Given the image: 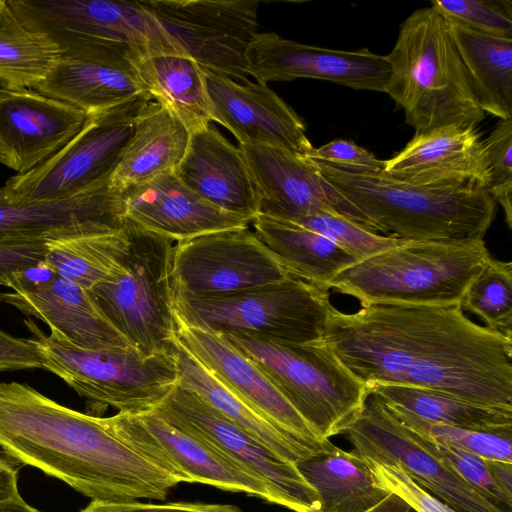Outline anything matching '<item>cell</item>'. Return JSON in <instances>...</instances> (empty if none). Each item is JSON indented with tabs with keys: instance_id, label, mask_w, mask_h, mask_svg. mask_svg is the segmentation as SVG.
<instances>
[{
	"instance_id": "obj_2",
	"label": "cell",
	"mask_w": 512,
	"mask_h": 512,
	"mask_svg": "<svg viewBox=\"0 0 512 512\" xmlns=\"http://www.w3.org/2000/svg\"><path fill=\"white\" fill-rule=\"evenodd\" d=\"M0 448L92 501L164 500L183 482L109 431L102 417L70 409L24 383L0 382Z\"/></svg>"
},
{
	"instance_id": "obj_46",
	"label": "cell",
	"mask_w": 512,
	"mask_h": 512,
	"mask_svg": "<svg viewBox=\"0 0 512 512\" xmlns=\"http://www.w3.org/2000/svg\"><path fill=\"white\" fill-rule=\"evenodd\" d=\"M80 512H243L239 507L230 504H208L191 502H170L164 504L129 502L91 503Z\"/></svg>"
},
{
	"instance_id": "obj_18",
	"label": "cell",
	"mask_w": 512,
	"mask_h": 512,
	"mask_svg": "<svg viewBox=\"0 0 512 512\" xmlns=\"http://www.w3.org/2000/svg\"><path fill=\"white\" fill-rule=\"evenodd\" d=\"M257 83L312 78L356 90L383 92L390 68L384 56L363 48L343 51L301 44L274 32L257 33L246 53Z\"/></svg>"
},
{
	"instance_id": "obj_27",
	"label": "cell",
	"mask_w": 512,
	"mask_h": 512,
	"mask_svg": "<svg viewBox=\"0 0 512 512\" xmlns=\"http://www.w3.org/2000/svg\"><path fill=\"white\" fill-rule=\"evenodd\" d=\"M2 301L45 322L50 332L83 349L131 346L104 317L87 289L56 275L26 292L3 293Z\"/></svg>"
},
{
	"instance_id": "obj_5",
	"label": "cell",
	"mask_w": 512,
	"mask_h": 512,
	"mask_svg": "<svg viewBox=\"0 0 512 512\" xmlns=\"http://www.w3.org/2000/svg\"><path fill=\"white\" fill-rule=\"evenodd\" d=\"M491 257L484 239L405 241L357 261L327 284L361 305L460 303Z\"/></svg>"
},
{
	"instance_id": "obj_8",
	"label": "cell",
	"mask_w": 512,
	"mask_h": 512,
	"mask_svg": "<svg viewBox=\"0 0 512 512\" xmlns=\"http://www.w3.org/2000/svg\"><path fill=\"white\" fill-rule=\"evenodd\" d=\"M24 324L40 349L43 369L86 400L87 414L100 417L109 407L118 413L149 412L178 384L170 352L145 355L133 346L83 349L44 333L31 318Z\"/></svg>"
},
{
	"instance_id": "obj_38",
	"label": "cell",
	"mask_w": 512,
	"mask_h": 512,
	"mask_svg": "<svg viewBox=\"0 0 512 512\" xmlns=\"http://www.w3.org/2000/svg\"><path fill=\"white\" fill-rule=\"evenodd\" d=\"M387 406L403 424L423 436L483 459L512 463V428L467 429L428 421L402 408Z\"/></svg>"
},
{
	"instance_id": "obj_17",
	"label": "cell",
	"mask_w": 512,
	"mask_h": 512,
	"mask_svg": "<svg viewBox=\"0 0 512 512\" xmlns=\"http://www.w3.org/2000/svg\"><path fill=\"white\" fill-rule=\"evenodd\" d=\"M238 147L253 182L257 215L296 222L316 214H339L368 229L363 214L308 155L266 145Z\"/></svg>"
},
{
	"instance_id": "obj_42",
	"label": "cell",
	"mask_w": 512,
	"mask_h": 512,
	"mask_svg": "<svg viewBox=\"0 0 512 512\" xmlns=\"http://www.w3.org/2000/svg\"><path fill=\"white\" fill-rule=\"evenodd\" d=\"M489 184L488 192L504 210L505 221L512 228V119L499 120L484 140Z\"/></svg>"
},
{
	"instance_id": "obj_43",
	"label": "cell",
	"mask_w": 512,
	"mask_h": 512,
	"mask_svg": "<svg viewBox=\"0 0 512 512\" xmlns=\"http://www.w3.org/2000/svg\"><path fill=\"white\" fill-rule=\"evenodd\" d=\"M417 434L423 445L438 456L462 479L495 504L512 511V499H509L494 483L483 458L451 445L437 442L419 433Z\"/></svg>"
},
{
	"instance_id": "obj_12",
	"label": "cell",
	"mask_w": 512,
	"mask_h": 512,
	"mask_svg": "<svg viewBox=\"0 0 512 512\" xmlns=\"http://www.w3.org/2000/svg\"><path fill=\"white\" fill-rule=\"evenodd\" d=\"M102 418L114 435L183 482L244 492L293 511L292 503L275 486L178 429L155 410Z\"/></svg>"
},
{
	"instance_id": "obj_24",
	"label": "cell",
	"mask_w": 512,
	"mask_h": 512,
	"mask_svg": "<svg viewBox=\"0 0 512 512\" xmlns=\"http://www.w3.org/2000/svg\"><path fill=\"white\" fill-rule=\"evenodd\" d=\"M33 89L70 104L87 116L148 93L132 55L122 50L60 57Z\"/></svg>"
},
{
	"instance_id": "obj_45",
	"label": "cell",
	"mask_w": 512,
	"mask_h": 512,
	"mask_svg": "<svg viewBox=\"0 0 512 512\" xmlns=\"http://www.w3.org/2000/svg\"><path fill=\"white\" fill-rule=\"evenodd\" d=\"M310 158L336 168L357 172H381L384 160L378 159L367 149L344 139H335L314 148Z\"/></svg>"
},
{
	"instance_id": "obj_50",
	"label": "cell",
	"mask_w": 512,
	"mask_h": 512,
	"mask_svg": "<svg viewBox=\"0 0 512 512\" xmlns=\"http://www.w3.org/2000/svg\"><path fill=\"white\" fill-rule=\"evenodd\" d=\"M368 512H418L401 497L390 493L380 504Z\"/></svg>"
},
{
	"instance_id": "obj_33",
	"label": "cell",
	"mask_w": 512,
	"mask_h": 512,
	"mask_svg": "<svg viewBox=\"0 0 512 512\" xmlns=\"http://www.w3.org/2000/svg\"><path fill=\"white\" fill-rule=\"evenodd\" d=\"M251 223L260 240L295 276L313 284L326 288L334 276L356 262L327 237L297 223L263 215Z\"/></svg>"
},
{
	"instance_id": "obj_11",
	"label": "cell",
	"mask_w": 512,
	"mask_h": 512,
	"mask_svg": "<svg viewBox=\"0 0 512 512\" xmlns=\"http://www.w3.org/2000/svg\"><path fill=\"white\" fill-rule=\"evenodd\" d=\"M151 101L145 93L87 116L82 129L51 158L9 178L4 185L7 193L18 200L54 201L108 184L133 136L137 117Z\"/></svg>"
},
{
	"instance_id": "obj_35",
	"label": "cell",
	"mask_w": 512,
	"mask_h": 512,
	"mask_svg": "<svg viewBox=\"0 0 512 512\" xmlns=\"http://www.w3.org/2000/svg\"><path fill=\"white\" fill-rule=\"evenodd\" d=\"M60 58L45 35L27 28L8 0H0V87L33 89Z\"/></svg>"
},
{
	"instance_id": "obj_44",
	"label": "cell",
	"mask_w": 512,
	"mask_h": 512,
	"mask_svg": "<svg viewBox=\"0 0 512 512\" xmlns=\"http://www.w3.org/2000/svg\"><path fill=\"white\" fill-rule=\"evenodd\" d=\"M364 459L380 486L401 497L418 512H457L415 483L398 464H380Z\"/></svg>"
},
{
	"instance_id": "obj_32",
	"label": "cell",
	"mask_w": 512,
	"mask_h": 512,
	"mask_svg": "<svg viewBox=\"0 0 512 512\" xmlns=\"http://www.w3.org/2000/svg\"><path fill=\"white\" fill-rule=\"evenodd\" d=\"M153 101L193 132L212 121L203 68L186 54H155L132 60Z\"/></svg>"
},
{
	"instance_id": "obj_10",
	"label": "cell",
	"mask_w": 512,
	"mask_h": 512,
	"mask_svg": "<svg viewBox=\"0 0 512 512\" xmlns=\"http://www.w3.org/2000/svg\"><path fill=\"white\" fill-rule=\"evenodd\" d=\"M30 30L49 38L60 57L123 50L132 60L185 54L137 1L8 0Z\"/></svg>"
},
{
	"instance_id": "obj_30",
	"label": "cell",
	"mask_w": 512,
	"mask_h": 512,
	"mask_svg": "<svg viewBox=\"0 0 512 512\" xmlns=\"http://www.w3.org/2000/svg\"><path fill=\"white\" fill-rule=\"evenodd\" d=\"M170 354L178 384L196 393L228 420L251 434L285 460L296 463L323 448L273 425L217 380L174 338Z\"/></svg>"
},
{
	"instance_id": "obj_26",
	"label": "cell",
	"mask_w": 512,
	"mask_h": 512,
	"mask_svg": "<svg viewBox=\"0 0 512 512\" xmlns=\"http://www.w3.org/2000/svg\"><path fill=\"white\" fill-rule=\"evenodd\" d=\"M174 173L213 206L251 222L257 216L255 190L243 155L214 127L190 132L185 155Z\"/></svg>"
},
{
	"instance_id": "obj_25",
	"label": "cell",
	"mask_w": 512,
	"mask_h": 512,
	"mask_svg": "<svg viewBox=\"0 0 512 512\" xmlns=\"http://www.w3.org/2000/svg\"><path fill=\"white\" fill-rule=\"evenodd\" d=\"M123 196L126 218L175 241L251 223L208 203L186 187L174 172L128 189Z\"/></svg>"
},
{
	"instance_id": "obj_19",
	"label": "cell",
	"mask_w": 512,
	"mask_h": 512,
	"mask_svg": "<svg viewBox=\"0 0 512 512\" xmlns=\"http://www.w3.org/2000/svg\"><path fill=\"white\" fill-rule=\"evenodd\" d=\"M212 121L239 144L266 145L309 155L314 147L296 112L267 85L236 82L203 68Z\"/></svg>"
},
{
	"instance_id": "obj_36",
	"label": "cell",
	"mask_w": 512,
	"mask_h": 512,
	"mask_svg": "<svg viewBox=\"0 0 512 512\" xmlns=\"http://www.w3.org/2000/svg\"><path fill=\"white\" fill-rule=\"evenodd\" d=\"M127 247L124 227L113 233L65 237L50 241L45 262L55 275L88 290L119 269Z\"/></svg>"
},
{
	"instance_id": "obj_31",
	"label": "cell",
	"mask_w": 512,
	"mask_h": 512,
	"mask_svg": "<svg viewBox=\"0 0 512 512\" xmlns=\"http://www.w3.org/2000/svg\"><path fill=\"white\" fill-rule=\"evenodd\" d=\"M446 22L482 111L512 119V39Z\"/></svg>"
},
{
	"instance_id": "obj_41",
	"label": "cell",
	"mask_w": 512,
	"mask_h": 512,
	"mask_svg": "<svg viewBox=\"0 0 512 512\" xmlns=\"http://www.w3.org/2000/svg\"><path fill=\"white\" fill-rule=\"evenodd\" d=\"M446 20L488 35L512 39L511 0H433Z\"/></svg>"
},
{
	"instance_id": "obj_1",
	"label": "cell",
	"mask_w": 512,
	"mask_h": 512,
	"mask_svg": "<svg viewBox=\"0 0 512 512\" xmlns=\"http://www.w3.org/2000/svg\"><path fill=\"white\" fill-rule=\"evenodd\" d=\"M322 341L369 387L402 385L512 409V338L465 316L461 304L329 307Z\"/></svg>"
},
{
	"instance_id": "obj_37",
	"label": "cell",
	"mask_w": 512,
	"mask_h": 512,
	"mask_svg": "<svg viewBox=\"0 0 512 512\" xmlns=\"http://www.w3.org/2000/svg\"><path fill=\"white\" fill-rule=\"evenodd\" d=\"M461 307L487 328L512 338V263L490 257L470 283Z\"/></svg>"
},
{
	"instance_id": "obj_39",
	"label": "cell",
	"mask_w": 512,
	"mask_h": 512,
	"mask_svg": "<svg viewBox=\"0 0 512 512\" xmlns=\"http://www.w3.org/2000/svg\"><path fill=\"white\" fill-rule=\"evenodd\" d=\"M50 239L0 240V285L26 292L51 281L56 275L45 262Z\"/></svg>"
},
{
	"instance_id": "obj_9",
	"label": "cell",
	"mask_w": 512,
	"mask_h": 512,
	"mask_svg": "<svg viewBox=\"0 0 512 512\" xmlns=\"http://www.w3.org/2000/svg\"><path fill=\"white\" fill-rule=\"evenodd\" d=\"M331 305L329 290L291 276L228 294L176 293L174 309L176 321L208 332L305 344L322 339Z\"/></svg>"
},
{
	"instance_id": "obj_40",
	"label": "cell",
	"mask_w": 512,
	"mask_h": 512,
	"mask_svg": "<svg viewBox=\"0 0 512 512\" xmlns=\"http://www.w3.org/2000/svg\"><path fill=\"white\" fill-rule=\"evenodd\" d=\"M294 223L327 237L356 262L405 242L396 237L380 235L339 214H316Z\"/></svg>"
},
{
	"instance_id": "obj_7",
	"label": "cell",
	"mask_w": 512,
	"mask_h": 512,
	"mask_svg": "<svg viewBox=\"0 0 512 512\" xmlns=\"http://www.w3.org/2000/svg\"><path fill=\"white\" fill-rule=\"evenodd\" d=\"M120 267L88 292L104 317L145 355L169 353L176 331L175 240L126 218Z\"/></svg>"
},
{
	"instance_id": "obj_14",
	"label": "cell",
	"mask_w": 512,
	"mask_h": 512,
	"mask_svg": "<svg viewBox=\"0 0 512 512\" xmlns=\"http://www.w3.org/2000/svg\"><path fill=\"white\" fill-rule=\"evenodd\" d=\"M343 434L359 456L398 464L415 483L457 512H512L462 479L373 393Z\"/></svg>"
},
{
	"instance_id": "obj_22",
	"label": "cell",
	"mask_w": 512,
	"mask_h": 512,
	"mask_svg": "<svg viewBox=\"0 0 512 512\" xmlns=\"http://www.w3.org/2000/svg\"><path fill=\"white\" fill-rule=\"evenodd\" d=\"M175 340L264 419L316 446L320 440L263 371L222 336L176 321Z\"/></svg>"
},
{
	"instance_id": "obj_6",
	"label": "cell",
	"mask_w": 512,
	"mask_h": 512,
	"mask_svg": "<svg viewBox=\"0 0 512 512\" xmlns=\"http://www.w3.org/2000/svg\"><path fill=\"white\" fill-rule=\"evenodd\" d=\"M253 361L320 440L343 434L370 388L321 340L292 344L243 333L218 334Z\"/></svg>"
},
{
	"instance_id": "obj_23",
	"label": "cell",
	"mask_w": 512,
	"mask_h": 512,
	"mask_svg": "<svg viewBox=\"0 0 512 512\" xmlns=\"http://www.w3.org/2000/svg\"><path fill=\"white\" fill-rule=\"evenodd\" d=\"M382 172L417 185H477L488 188V160L476 126L450 124L416 132Z\"/></svg>"
},
{
	"instance_id": "obj_20",
	"label": "cell",
	"mask_w": 512,
	"mask_h": 512,
	"mask_svg": "<svg viewBox=\"0 0 512 512\" xmlns=\"http://www.w3.org/2000/svg\"><path fill=\"white\" fill-rule=\"evenodd\" d=\"M86 120L80 109L34 89L0 88V163L27 173L63 148Z\"/></svg>"
},
{
	"instance_id": "obj_28",
	"label": "cell",
	"mask_w": 512,
	"mask_h": 512,
	"mask_svg": "<svg viewBox=\"0 0 512 512\" xmlns=\"http://www.w3.org/2000/svg\"><path fill=\"white\" fill-rule=\"evenodd\" d=\"M190 132L167 108L151 101L139 114L133 136L109 180L123 193L174 172L185 155Z\"/></svg>"
},
{
	"instance_id": "obj_13",
	"label": "cell",
	"mask_w": 512,
	"mask_h": 512,
	"mask_svg": "<svg viewBox=\"0 0 512 512\" xmlns=\"http://www.w3.org/2000/svg\"><path fill=\"white\" fill-rule=\"evenodd\" d=\"M202 68L248 80L246 53L257 34V0H138Z\"/></svg>"
},
{
	"instance_id": "obj_21",
	"label": "cell",
	"mask_w": 512,
	"mask_h": 512,
	"mask_svg": "<svg viewBox=\"0 0 512 512\" xmlns=\"http://www.w3.org/2000/svg\"><path fill=\"white\" fill-rule=\"evenodd\" d=\"M126 219L123 193L108 184L54 201L18 200L0 187V240L113 233Z\"/></svg>"
},
{
	"instance_id": "obj_52",
	"label": "cell",
	"mask_w": 512,
	"mask_h": 512,
	"mask_svg": "<svg viewBox=\"0 0 512 512\" xmlns=\"http://www.w3.org/2000/svg\"><path fill=\"white\" fill-rule=\"evenodd\" d=\"M1 294H2V293H0V301H2V295H1Z\"/></svg>"
},
{
	"instance_id": "obj_47",
	"label": "cell",
	"mask_w": 512,
	"mask_h": 512,
	"mask_svg": "<svg viewBox=\"0 0 512 512\" xmlns=\"http://www.w3.org/2000/svg\"><path fill=\"white\" fill-rule=\"evenodd\" d=\"M43 369L40 349L33 338L15 337L0 329V372Z\"/></svg>"
},
{
	"instance_id": "obj_49",
	"label": "cell",
	"mask_w": 512,
	"mask_h": 512,
	"mask_svg": "<svg viewBox=\"0 0 512 512\" xmlns=\"http://www.w3.org/2000/svg\"><path fill=\"white\" fill-rule=\"evenodd\" d=\"M487 470L499 489L512 499V463L484 459Z\"/></svg>"
},
{
	"instance_id": "obj_3",
	"label": "cell",
	"mask_w": 512,
	"mask_h": 512,
	"mask_svg": "<svg viewBox=\"0 0 512 512\" xmlns=\"http://www.w3.org/2000/svg\"><path fill=\"white\" fill-rule=\"evenodd\" d=\"M312 160L363 214L368 229L386 236L412 242L483 239L497 212L481 186L417 185L382 171H350Z\"/></svg>"
},
{
	"instance_id": "obj_16",
	"label": "cell",
	"mask_w": 512,
	"mask_h": 512,
	"mask_svg": "<svg viewBox=\"0 0 512 512\" xmlns=\"http://www.w3.org/2000/svg\"><path fill=\"white\" fill-rule=\"evenodd\" d=\"M155 411L275 486L292 503L293 512H320L318 494L294 463L228 420L193 391L177 384Z\"/></svg>"
},
{
	"instance_id": "obj_4",
	"label": "cell",
	"mask_w": 512,
	"mask_h": 512,
	"mask_svg": "<svg viewBox=\"0 0 512 512\" xmlns=\"http://www.w3.org/2000/svg\"><path fill=\"white\" fill-rule=\"evenodd\" d=\"M384 57L390 73L383 92L404 110L416 132L450 124L477 126L484 119L447 22L434 7L409 15Z\"/></svg>"
},
{
	"instance_id": "obj_15",
	"label": "cell",
	"mask_w": 512,
	"mask_h": 512,
	"mask_svg": "<svg viewBox=\"0 0 512 512\" xmlns=\"http://www.w3.org/2000/svg\"><path fill=\"white\" fill-rule=\"evenodd\" d=\"M176 293L221 295L295 276L248 226L175 242Z\"/></svg>"
},
{
	"instance_id": "obj_48",
	"label": "cell",
	"mask_w": 512,
	"mask_h": 512,
	"mask_svg": "<svg viewBox=\"0 0 512 512\" xmlns=\"http://www.w3.org/2000/svg\"><path fill=\"white\" fill-rule=\"evenodd\" d=\"M9 457L0 456V502L20 497L18 492V472L15 462Z\"/></svg>"
},
{
	"instance_id": "obj_34",
	"label": "cell",
	"mask_w": 512,
	"mask_h": 512,
	"mask_svg": "<svg viewBox=\"0 0 512 512\" xmlns=\"http://www.w3.org/2000/svg\"><path fill=\"white\" fill-rule=\"evenodd\" d=\"M370 393L428 421L477 430L512 428V409L471 402L436 390L373 384Z\"/></svg>"
},
{
	"instance_id": "obj_51",
	"label": "cell",
	"mask_w": 512,
	"mask_h": 512,
	"mask_svg": "<svg viewBox=\"0 0 512 512\" xmlns=\"http://www.w3.org/2000/svg\"><path fill=\"white\" fill-rule=\"evenodd\" d=\"M0 512H40L27 504L20 496L13 500L0 502Z\"/></svg>"
},
{
	"instance_id": "obj_29",
	"label": "cell",
	"mask_w": 512,
	"mask_h": 512,
	"mask_svg": "<svg viewBox=\"0 0 512 512\" xmlns=\"http://www.w3.org/2000/svg\"><path fill=\"white\" fill-rule=\"evenodd\" d=\"M295 466L318 494L320 512H368L391 493L378 484L364 458L331 441Z\"/></svg>"
}]
</instances>
